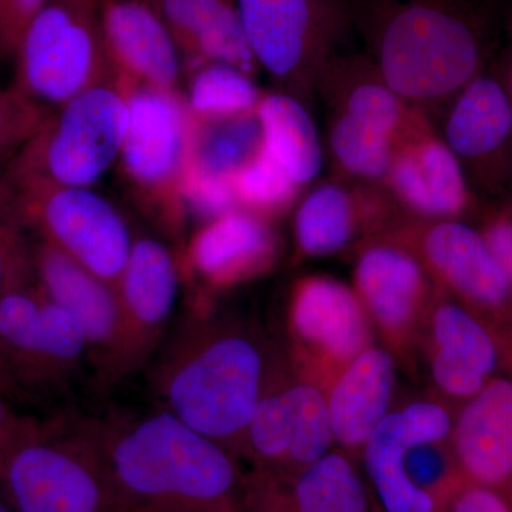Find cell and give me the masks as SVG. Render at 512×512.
<instances>
[{"instance_id":"obj_36","label":"cell","mask_w":512,"mask_h":512,"mask_svg":"<svg viewBox=\"0 0 512 512\" xmlns=\"http://www.w3.org/2000/svg\"><path fill=\"white\" fill-rule=\"evenodd\" d=\"M439 512H512V504L503 494L463 478L443 498Z\"/></svg>"},{"instance_id":"obj_10","label":"cell","mask_w":512,"mask_h":512,"mask_svg":"<svg viewBox=\"0 0 512 512\" xmlns=\"http://www.w3.org/2000/svg\"><path fill=\"white\" fill-rule=\"evenodd\" d=\"M12 188L18 220L116 288L134 241L113 202L93 188L39 183Z\"/></svg>"},{"instance_id":"obj_6","label":"cell","mask_w":512,"mask_h":512,"mask_svg":"<svg viewBox=\"0 0 512 512\" xmlns=\"http://www.w3.org/2000/svg\"><path fill=\"white\" fill-rule=\"evenodd\" d=\"M128 126L117 164L141 207L171 229L187 217L183 188L191 163L194 119L183 93L119 82Z\"/></svg>"},{"instance_id":"obj_16","label":"cell","mask_w":512,"mask_h":512,"mask_svg":"<svg viewBox=\"0 0 512 512\" xmlns=\"http://www.w3.org/2000/svg\"><path fill=\"white\" fill-rule=\"evenodd\" d=\"M461 477L512 504V380L493 377L467 400L451 430Z\"/></svg>"},{"instance_id":"obj_14","label":"cell","mask_w":512,"mask_h":512,"mask_svg":"<svg viewBox=\"0 0 512 512\" xmlns=\"http://www.w3.org/2000/svg\"><path fill=\"white\" fill-rule=\"evenodd\" d=\"M99 12L116 80L183 93V57L153 0H99Z\"/></svg>"},{"instance_id":"obj_20","label":"cell","mask_w":512,"mask_h":512,"mask_svg":"<svg viewBox=\"0 0 512 512\" xmlns=\"http://www.w3.org/2000/svg\"><path fill=\"white\" fill-rule=\"evenodd\" d=\"M426 266L412 249L389 238L366 245L357 256L355 292L386 332L410 328L429 292Z\"/></svg>"},{"instance_id":"obj_32","label":"cell","mask_w":512,"mask_h":512,"mask_svg":"<svg viewBox=\"0 0 512 512\" xmlns=\"http://www.w3.org/2000/svg\"><path fill=\"white\" fill-rule=\"evenodd\" d=\"M234 188L239 210L265 220L292 208L303 190L264 146L235 175Z\"/></svg>"},{"instance_id":"obj_29","label":"cell","mask_w":512,"mask_h":512,"mask_svg":"<svg viewBox=\"0 0 512 512\" xmlns=\"http://www.w3.org/2000/svg\"><path fill=\"white\" fill-rule=\"evenodd\" d=\"M261 146V128L255 113L229 120H194L188 173L234 180Z\"/></svg>"},{"instance_id":"obj_38","label":"cell","mask_w":512,"mask_h":512,"mask_svg":"<svg viewBox=\"0 0 512 512\" xmlns=\"http://www.w3.org/2000/svg\"><path fill=\"white\" fill-rule=\"evenodd\" d=\"M5 394L0 390V456L6 460L9 451L32 429L33 423L16 416L6 402Z\"/></svg>"},{"instance_id":"obj_9","label":"cell","mask_w":512,"mask_h":512,"mask_svg":"<svg viewBox=\"0 0 512 512\" xmlns=\"http://www.w3.org/2000/svg\"><path fill=\"white\" fill-rule=\"evenodd\" d=\"M0 493L15 512H121L94 436L35 424L6 456Z\"/></svg>"},{"instance_id":"obj_8","label":"cell","mask_w":512,"mask_h":512,"mask_svg":"<svg viewBox=\"0 0 512 512\" xmlns=\"http://www.w3.org/2000/svg\"><path fill=\"white\" fill-rule=\"evenodd\" d=\"M237 8L259 70L308 104L355 23L348 0H237Z\"/></svg>"},{"instance_id":"obj_18","label":"cell","mask_w":512,"mask_h":512,"mask_svg":"<svg viewBox=\"0 0 512 512\" xmlns=\"http://www.w3.org/2000/svg\"><path fill=\"white\" fill-rule=\"evenodd\" d=\"M394 202L382 185L322 181L298 202L293 217L296 245L305 256H328L348 247L365 227L392 215Z\"/></svg>"},{"instance_id":"obj_1","label":"cell","mask_w":512,"mask_h":512,"mask_svg":"<svg viewBox=\"0 0 512 512\" xmlns=\"http://www.w3.org/2000/svg\"><path fill=\"white\" fill-rule=\"evenodd\" d=\"M94 439L121 512H241L228 448L168 410Z\"/></svg>"},{"instance_id":"obj_35","label":"cell","mask_w":512,"mask_h":512,"mask_svg":"<svg viewBox=\"0 0 512 512\" xmlns=\"http://www.w3.org/2000/svg\"><path fill=\"white\" fill-rule=\"evenodd\" d=\"M49 0H0V53L15 56L20 40Z\"/></svg>"},{"instance_id":"obj_11","label":"cell","mask_w":512,"mask_h":512,"mask_svg":"<svg viewBox=\"0 0 512 512\" xmlns=\"http://www.w3.org/2000/svg\"><path fill=\"white\" fill-rule=\"evenodd\" d=\"M394 239L419 256L434 278L477 311L503 319L512 311V285L484 235L457 220L409 225Z\"/></svg>"},{"instance_id":"obj_19","label":"cell","mask_w":512,"mask_h":512,"mask_svg":"<svg viewBox=\"0 0 512 512\" xmlns=\"http://www.w3.org/2000/svg\"><path fill=\"white\" fill-rule=\"evenodd\" d=\"M296 336L330 362L348 365L370 346L366 309L357 293L330 276L301 279L291 299Z\"/></svg>"},{"instance_id":"obj_4","label":"cell","mask_w":512,"mask_h":512,"mask_svg":"<svg viewBox=\"0 0 512 512\" xmlns=\"http://www.w3.org/2000/svg\"><path fill=\"white\" fill-rule=\"evenodd\" d=\"M264 373L262 350L247 336H208L188 346L168 369V412L227 448L245 437L265 394Z\"/></svg>"},{"instance_id":"obj_13","label":"cell","mask_w":512,"mask_h":512,"mask_svg":"<svg viewBox=\"0 0 512 512\" xmlns=\"http://www.w3.org/2000/svg\"><path fill=\"white\" fill-rule=\"evenodd\" d=\"M382 187L419 220H456L468 205L463 165L427 116L397 141Z\"/></svg>"},{"instance_id":"obj_30","label":"cell","mask_w":512,"mask_h":512,"mask_svg":"<svg viewBox=\"0 0 512 512\" xmlns=\"http://www.w3.org/2000/svg\"><path fill=\"white\" fill-rule=\"evenodd\" d=\"M184 100L195 121H220L254 114L264 92L254 76L237 67L207 63L187 73Z\"/></svg>"},{"instance_id":"obj_22","label":"cell","mask_w":512,"mask_h":512,"mask_svg":"<svg viewBox=\"0 0 512 512\" xmlns=\"http://www.w3.org/2000/svg\"><path fill=\"white\" fill-rule=\"evenodd\" d=\"M173 35L184 72L222 63L255 76L259 67L249 47L237 0H153Z\"/></svg>"},{"instance_id":"obj_12","label":"cell","mask_w":512,"mask_h":512,"mask_svg":"<svg viewBox=\"0 0 512 512\" xmlns=\"http://www.w3.org/2000/svg\"><path fill=\"white\" fill-rule=\"evenodd\" d=\"M244 440L264 471L279 476L298 473L328 456L335 440L328 399L308 383L266 393Z\"/></svg>"},{"instance_id":"obj_28","label":"cell","mask_w":512,"mask_h":512,"mask_svg":"<svg viewBox=\"0 0 512 512\" xmlns=\"http://www.w3.org/2000/svg\"><path fill=\"white\" fill-rule=\"evenodd\" d=\"M255 114L265 150L299 187L312 184L325 157L308 104L293 94L274 90L264 93Z\"/></svg>"},{"instance_id":"obj_17","label":"cell","mask_w":512,"mask_h":512,"mask_svg":"<svg viewBox=\"0 0 512 512\" xmlns=\"http://www.w3.org/2000/svg\"><path fill=\"white\" fill-rule=\"evenodd\" d=\"M241 512H372V504L352 461L329 453L289 476L244 480Z\"/></svg>"},{"instance_id":"obj_15","label":"cell","mask_w":512,"mask_h":512,"mask_svg":"<svg viewBox=\"0 0 512 512\" xmlns=\"http://www.w3.org/2000/svg\"><path fill=\"white\" fill-rule=\"evenodd\" d=\"M32 269L40 292L77 320L90 353L124 356L130 350L113 285L43 239L33 249Z\"/></svg>"},{"instance_id":"obj_27","label":"cell","mask_w":512,"mask_h":512,"mask_svg":"<svg viewBox=\"0 0 512 512\" xmlns=\"http://www.w3.org/2000/svg\"><path fill=\"white\" fill-rule=\"evenodd\" d=\"M511 133L510 94L493 77L476 76L450 104L441 138L461 163L490 156Z\"/></svg>"},{"instance_id":"obj_26","label":"cell","mask_w":512,"mask_h":512,"mask_svg":"<svg viewBox=\"0 0 512 512\" xmlns=\"http://www.w3.org/2000/svg\"><path fill=\"white\" fill-rule=\"evenodd\" d=\"M396 367L384 349L369 346L350 360L328 397L333 436L349 450L365 447L392 402Z\"/></svg>"},{"instance_id":"obj_7","label":"cell","mask_w":512,"mask_h":512,"mask_svg":"<svg viewBox=\"0 0 512 512\" xmlns=\"http://www.w3.org/2000/svg\"><path fill=\"white\" fill-rule=\"evenodd\" d=\"M15 59L13 87L50 111L116 82L101 35L99 0H49L26 29Z\"/></svg>"},{"instance_id":"obj_37","label":"cell","mask_w":512,"mask_h":512,"mask_svg":"<svg viewBox=\"0 0 512 512\" xmlns=\"http://www.w3.org/2000/svg\"><path fill=\"white\" fill-rule=\"evenodd\" d=\"M483 235L512 285V217L491 222Z\"/></svg>"},{"instance_id":"obj_3","label":"cell","mask_w":512,"mask_h":512,"mask_svg":"<svg viewBox=\"0 0 512 512\" xmlns=\"http://www.w3.org/2000/svg\"><path fill=\"white\" fill-rule=\"evenodd\" d=\"M128 126L119 83L100 84L50 111L20 147L5 180L93 188L117 164Z\"/></svg>"},{"instance_id":"obj_40","label":"cell","mask_w":512,"mask_h":512,"mask_svg":"<svg viewBox=\"0 0 512 512\" xmlns=\"http://www.w3.org/2000/svg\"><path fill=\"white\" fill-rule=\"evenodd\" d=\"M0 512H15L12 510V507H10L8 501L5 500L2 493H0Z\"/></svg>"},{"instance_id":"obj_5","label":"cell","mask_w":512,"mask_h":512,"mask_svg":"<svg viewBox=\"0 0 512 512\" xmlns=\"http://www.w3.org/2000/svg\"><path fill=\"white\" fill-rule=\"evenodd\" d=\"M453 430L446 407L416 402L389 413L363 447L366 476L383 512H439L461 480L443 441Z\"/></svg>"},{"instance_id":"obj_33","label":"cell","mask_w":512,"mask_h":512,"mask_svg":"<svg viewBox=\"0 0 512 512\" xmlns=\"http://www.w3.org/2000/svg\"><path fill=\"white\" fill-rule=\"evenodd\" d=\"M49 113L15 87L0 89V154L23 147Z\"/></svg>"},{"instance_id":"obj_31","label":"cell","mask_w":512,"mask_h":512,"mask_svg":"<svg viewBox=\"0 0 512 512\" xmlns=\"http://www.w3.org/2000/svg\"><path fill=\"white\" fill-rule=\"evenodd\" d=\"M328 148L338 178L382 185L396 141L376 128L338 114H328Z\"/></svg>"},{"instance_id":"obj_34","label":"cell","mask_w":512,"mask_h":512,"mask_svg":"<svg viewBox=\"0 0 512 512\" xmlns=\"http://www.w3.org/2000/svg\"><path fill=\"white\" fill-rule=\"evenodd\" d=\"M32 269V254L25 247L18 228L5 218H0V299L15 286L28 282ZM0 389L8 387L0 376Z\"/></svg>"},{"instance_id":"obj_39","label":"cell","mask_w":512,"mask_h":512,"mask_svg":"<svg viewBox=\"0 0 512 512\" xmlns=\"http://www.w3.org/2000/svg\"><path fill=\"white\" fill-rule=\"evenodd\" d=\"M13 202H15V194L8 181H0V218H3V211L12 210Z\"/></svg>"},{"instance_id":"obj_23","label":"cell","mask_w":512,"mask_h":512,"mask_svg":"<svg viewBox=\"0 0 512 512\" xmlns=\"http://www.w3.org/2000/svg\"><path fill=\"white\" fill-rule=\"evenodd\" d=\"M316 94L328 114L376 128L396 143L426 116L387 86L367 55L333 57L320 74Z\"/></svg>"},{"instance_id":"obj_2","label":"cell","mask_w":512,"mask_h":512,"mask_svg":"<svg viewBox=\"0 0 512 512\" xmlns=\"http://www.w3.org/2000/svg\"><path fill=\"white\" fill-rule=\"evenodd\" d=\"M352 13L384 82L427 117L478 76L483 39L461 0H370Z\"/></svg>"},{"instance_id":"obj_21","label":"cell","mask_w":512,"mask_h":512,"mask_svg":"<svg viewBox=\"0 0 512 512\" xmlns=\"http://www.w3.org/2000/svg\"><path fill=\"white\" fill-rule=\"evenodd\" d=\"M276 251V237L268 220L235 210L202 225L191 239L188 264L202 281L221 288L268 271Z\"/></svg>"},{"instance_id":"obj_41","label":"cell","mask_w":512,"mask_h":512,"mask_svg":"<svg viewBox=\"0 0 512 512\" xmlns=\"http://www.w3.org/2000/svg\"><path fill=\"white\" fill-rule=\"evenodd\" d=\"M511 101H512V70H511Z\"/></svg>"},{"instance_id":"obj_24","label":"cell","mask_w":512,"mask_h":512,"mask_svg":"<svg viewBox=\"0 0 512 512\" xmlns=\"http://www.w3.org/2000/svg\"><path fill=\"white\" fill-rule=\"evenodd\" d=\"M431 340V375L446 396L471 399L493 379L498 342L473 312L457 303H440L431 319Z\"/></svg>"},{"instance_id":"obj_25","label":"cell","mask_w":512,"mask_h":512,"mask_svg":"<svg viewBox=\"0 0 512 512\" xmlns=\"http://www.w3.org/2000/svg\"><path fill=\"white\" fill-rule=\"evenodd\" d=\"M180 288V275L170 249L154 238L133 242L116 284L128 348L136 350L156 335L170 318Z\"/></svg>"}]
</instances>
